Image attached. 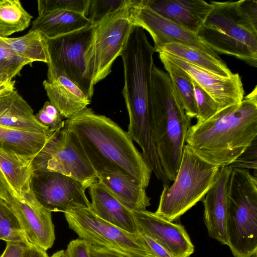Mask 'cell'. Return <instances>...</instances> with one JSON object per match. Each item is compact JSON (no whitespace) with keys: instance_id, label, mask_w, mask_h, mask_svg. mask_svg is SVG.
Masks as SVG:
<instances>
[{"instance_id":"cell-1","label":"cell","mask_w":257,"mask_h":257,"mask_svg":"<svg viewBox=\"0 0 257 257\" xmlns=\"http://www.w3.org/2000/svg\"><path fill=\"white\" fill-rule=\"evenodd\" d=\"M64 127L76 139L97 176L119 173L147 188L152 170L127 132L110 118L86 107L66 119Z\"/></svg>"},{"instance_id":"cell-2","label":"cell","mask_w":257,"mask_h":257,"mask_svg":"<svg viewBox=\"0 0 257 257\" xmlns=\"http://www.w3.org/2000/svg\"><path fill=\"white\" fill-rule=\"evenodd\" d=\"M257 139V88L240 103L218 111L191 125L186 144L206 162L218 166L232 163Z\"/></svg>"},{"instance_id":"cell-3","label":"cell","mask_w":257,"mask_h":257,"mask_svg":"<svg viewBox=\"0 0 257 257\" xmlns=\"http://www.w3.org/2000/svg\"><path fill=\"white\" fill-rule=\"evenodd\" d=\"M151 134L167 178L173 181L186 145L191 119L186 114L167 72L153 65L148 101Z\"/></svg>"},{"instance_id":"cell-4","label":"cell","mask_w":257,"mask_h":257,"mask_svg":"<svg viewBox=\"0 0 257 257\" xmlns=\"http://www.w3.org/2000/svg\"><path fill=\"white\" fill-rule=\"evenodd\" d=\"M214 8L197 35L217 54L257 67V1H211Z\"/></svg>"},{"instance_id":"cell-5","label":"cell","mask_w":257,"mask_h":257,"mask_svg":"<svg viewBox=\"0 0 257 257\" xmlns=\"http://www.w3.org/2000/svg\"><path fill=\"white\" fill-rule=\"evenodd\" d=\"M154 52L144 30L134 25L120 56L124 70L122 94L129 117L128 128L136 133L147 132L150 126L148 101Z\"/></svg>"},{"instance_id":"cell-6","label":"cell","mask_w":257,"mask_h":257,"mask_svg":"<svg viewBox=\"0 0 257 257\" xmlns=\"http://www.w3.org/2000/svg\"><path fill=\"white\" fill-rule=\"evenodd\" d=\"M227 242L235 257L257 252V179L245 169L232 168L227 191Z\"/></svg>"},{"instance_id":"cell-7","label":"cell","mask_w":257,"mask_h":257,"mask_svg":"<svg viewBox=\"0 0 257 257\" xmlns=\"http://www.w3.org/2000/svg\"><path fill=\"white\" fill-rule=\"evenodd\" d=\"M219 167L198 156L187 144L172 185L163 186L157 215L173 222L202 200L214 183Z\"/></svg>"},{"instance_id":"cell-8","label":"cell","mask_w":257,"mask_h":257,"mask_svg":"<svg viewBox=\"0 0 257 257\" xmlns=\"http://www.w3.org/2000/svg\"><path fill=\"white\" fill-rule=\"evenodd\" d=\"M95 29L91 25L53 39L46 38L49 56L47 81L67 77L91 99L94 91L93 48Z\"/></svg>"},{"instance_id":"cell-9","label":"cell","mask_w":257,"mask_h":257,"mask_svg":"<svg viewBox=\"0 0 257 257\" xmlns=\"http://www.w3.org/2000/svg\"><path fill=\"white\" fill-rule=\"evenodd\" d=\"M69 228L80 238L125 257H153L139 232L132 233L96 215L89 208L64 213Z\"/></svg>"},{"instance_id":"cell-10","label":"cell","mask_w":257,"mask_h":257,"mask_svg":"<svg viewBox=\"0 0 257 257\" xmlns=\"http://www.w3.org/2000/svg\"><path fill=\"white\" fill-rule=\"evenodd\" d=\"M32 166L33 172H57L80 181L87 188L98 181L82 147L64 126L51 133L33 158Z\"/></svg>"},{"instance_id":"cell-11","label":"cell","mask_w":257,"mask_h":257,"mask_svg":"<svg viewBox=\"0 0 257 257\" xmlns=\"http://www.w3.org/2000/svg\"><path fill=\"white\" fill-rule=\"evenodd\" d=\"M131 1L125 7L93 25L94 84L110 73L112 64L120 56L134 26L130 16Z\"/></svg>"},{"instance_id":"cell-12","label":"cell","mask_w":257,"mask_h":257,"mask_svg":"<svg viewBox=\"0 0 257 257\" xmlns=\"http://www.w3.org/2000/svg\"><path fill=\"white\" fill-rule=\"evenodd\" d=\"M31 189L37 201L50 212L65 213L89 208L90 202L85 194L88 188L80 181L54 171H35Z\"/></svg>"},{"instance_id":"cell-13","label":"cell","mask_w":257,"mask_h":257,"mask_svg":"<svg viewBox=\"0 0 257 257\" xmlns=\"http://www.w3.org/2000/svg\"><path fill=\"white\" fill-rule=\"evenodd\" d=\"M134 25L146 30L154 43L155 52L171 43H179L199 49L212 56L221 59L216 52L194 34L167 20L147 6V0H131L130 6Z\"/></svg>"},{"instance_id":"cell-14","label":"cell","mask_w":257,"mask_h":257,"mask_svg":"<svg viewBox=\"0 0 257 257\" xmlns=\"http://www.w3.org/2000/svg\"><path fill=\"white\" fill-rule=\"evenodd\" d=\"M8 203L18 218L28 241L45 250L52 247L55 234L51 212L40 204L32 190L20 197L11 195Z\"/></svg>"},{"instance_id":"cell-15","label":"cell","mask_w":257,"mask_h":257,"mask_svg":"<svg viewBox=\"0 0 257 257\" xmlns=\"http://www.w3.org/2000/svg\"><path fill=\"white\" fill-rule=\"evenodd\" d=\"M138 231L162 245L173 257H189L194 246L184 227L147 210L133 212Z\"/></svg>"},{"instance_id":"cell-16","label":"cell","mask_w":257,"mask_h":257,"mask_svg":"<svg viewBox=\"0 0 257 257\" xmlns=\"http://www.w3.org/2000/svg\"><path fill=\"white\" fill-rule=\"evenodd\" d=\"M167 55L213 98L219 110L238 104L243 99L244 90L239 74L222 77L181 59Z\"/></svg>"},{"instance_id":"cell-17","label":"cell","mask_w":257,"mask_h":257,"mask_svg":"<svg viewBox=\"0 0 257 257\" xmlns=\"http://www.w3.org/2000/svg\"><path fill=\"white\" fill-rule=\"evenodd\" d=\"M232 167H219L215 182L202 199L204 217L209 235L227 244V191Z\"/></svg>"},{"instance_id":"cell-18","label":"cell","mask_w":257,"mask_h":257,"mask_svg":"<svg viewBox=\"0 0 257 257\" xmlns=\"http://www.w3.org/2000/svg\"><path fill=\"white\" fill-rule=\"evenodd\" d=\"M147 6L162 17L197 34L214 5L203 0H147Z\"/></svg>"},{"instance_id":"cell-19","label":"cell","mask_w":257,"mask_h":257,"mask_svg":"<svg viewBox=\"0 0 257 257\" xmlns=\"http://www.w3.org/2000/svg\"><path fill=\"white\" fill-rule=\"evenodd\" d=\"M91 202L89 209L102 219L126 231H138L133 212L127 209L98 180L89 188Z\"/></svg>"},{"instance_id":"cell-20","label":"cell","mask_w":257,"mask_h":257,"mask_svg":"<svg viewBox=\"0 0 257 257\" xmlns=\"http://www.w3.org/2000/svg\"><path fill=\"white\" fill-rule=\"evenodd\" d=\"M0 126L34 133L51 131L36 119L31 107L15 89L0 95Z\"/></svg>"},{"instance_id":"cell-21","label":"cell","mask_w":257,"mask_h":257,"mask_svg":"<svg viewBox=\"0 0 257 257\" xmlns=\"http://www.w3.org/2000/svg\"><path fill=\"white\" fill-rule=\"evenodd\" d=\"M97 178L131 211L146 210L151 205L146 189L131 176L115 172L103 173Z\"/></svg>"},{"instance_id":"cell-22","label":"cell","mask_w":257,"mask_h":257,"mask_svg":"<svg viewBox=\"0 0 257 257\" xmlns=\"http://www.w3.org/2000/svg\"><path fill=\"white\" fill-rule=\"evenodd\" d=\"M43 84L50 101L67 119L90 103L80 88L66 77L59 76L51 82L44 80Z\"/></svg>"},{"instance_id":"cell-23","label":"cell","mask_w":257,"mask_h":257,"mask_svg":"<svg viewBox=\"0 0 257 257\" xmlns=\"http://www.w3.org/2000/svg\"><path fill=\"white\" fill-rule=\"evenodd\" d=\"M91 25L84 15L62 10L38 16L30 31H39L46 38L53 39Z\"/></svg>"},{"instance_id":"cell-24","label":"cell","mask_w":257,"mask_h":257,"mask_svg":"<svg viewBox=\"0 0 257 257\" xmlns=\"http://www.w3.org/2000/svg\"><path fill=\"white\" fill-rule=\"evenodd\" d=\"M33 158L0 149V170L13 190L12 195L20 197L31 191Z\"/></svg>"},{"instance_id":"cell-25","label":"cell","mask_w":257,"mask_h":257,"mask_svg":"<svg viewBox=\"0 0 257 257\" xmlns=\"http://www.w3.org/2000/svg\"><path fill=\"white\" fill-rule=\"evenodd\" d=\"M160 52L181 59L222 77H229L233 74L221 59L214 57L190 46L171 43L163 46L157 52Z\"/></svg>"},{"instance_id":"cell-26","label":"cell","mask_w":257,"mask_h":257,"mask_svg":"<svg viewBox=\"0 0 257 257\" xmlns=\"http://www.w3.org/2000/svg\"><path fill=\"white\" fill-rule=\"evenodd\" d=\"M46 37L39 31H30L20 37H0V47L10 51L19 58L34 61L49 63Z\"/></svg>"},{"instance_id":"cell-27","label":"cell","mask_w":257,"mask_h":257,"mask_svg":"<svg viewBox=\"0 0 257 257\" xmlns=\"http://www.w3.org/2000/svg\"><path fill=\"white\" fill-rule=\"evenodd\" d=\"M53 132L34 133L0 126V149L11 151L23 156L34 158Z\"/></svg>"},{"instance_id":"cell-28","label":"cell","mask_w":257,"mask_h":257,"mask_svg":"<svg viewBox=\"0 0 257 257\" xmlns=\"http://www.w3.org/2000/svg\"><path fill=\"white\" fill-rule=\"evenodd\" d=\"M158 53L186 115L190 119L196 118L197 109L191 77L173 62L166 53L162 52Z\"/></svg>"},{"instance_id":"cell-29","label":"cell","mask_w":257,"mask_h":257,"mask_svg":"<svg viewBox=\"0 0 257 257\" xmlns=\"http://www.w3.org/2000/svg\"><path fill=\"white\" fill-rule=\"evenodd\" d=\"M33 17L19 0H0V37L8 36L27 29Z\"/></svg>"},{"instance_id":"cell-30","label":"cell","mask_w":257,"mask_h":257,"mask_svg":"<svg viewBox=\"0 0 257 257\" xmlns=\"http://www.w3.org/2000/svg\"><path fill=\"white\" fill-rule=\"evenodd\" d=\"M0 239L7 242L30 243L15 212L0 198Z\"/></svg>"},{"instance_id":"cell-31","label":"cell","mask_w":257,"mask_h":257,"mask_svg":"<svg viewBox=\"0 0 257 257\" xmlns=\"http://www.w3.org/2000/svg\"><path fill=\"white\" fill-rule=\"evenodd\" d=\"M90 0H39L38 16L57 11H68L87 17Z\"/></svg>"},{"instance_id":"cell-32","label":"cell","mask_w":257,"mask_h":257,"mask_svg":"<svg viewBox=\"0 0 257 257\" xmlns=\"http://www.w3.org/2000/svg\"><path fill=\"white\" fill-rule=\"evenodd\" d=\"M130 0H90L87 17L92 25L126 6Z\"/></svg>"},{"instance_id":"cell-33","label":"cell","mask_w":257,"mask_h":257,"mask_svg":"<svg viewBox=\"0 0 257 257\" xmlns=\"http://www.w3.org/2000/svg\"><path fill=\"white\" fill-rule=\"evenodd\" d=\"M191 79L197 109V116L196 117L197 119L196 122H201L205 121L214 115L219 110V108L213 98L194 80L192 78Z\"/></svg>"},{"instance_id":"cell-34","label":"cell","mask_w":257,"mask_h":257,"mask_svg":"<svg viewBox=\"0 0 257 257\" xmlns=\"http://www.w3.org/2000/svg\"><path fill=\"white\" fill-rule=\"evenodd\" d=\"M36 119L43 125L55 132L64 127L65 118L58 109L50 101L45 102L43 107L35 115Z\"/></svg>"},{"instance_id":"cell-35","label":"cell","mask_w":257,"mask_h":257,"mask_svg":"<svg viewBox=\"0 0 257 257\" xmlns=\"http://www.w3.org/2000/svg\"><path fill=\"white\" fill-rule=\"evenodd\" d=\"M32 63L19 58L10 51L0 47V71L8 73L13 77L20 75L22 68Z\"/></svg>"},{"instance_id":"cell-36","label":"cell","mask_w":257,"mask_h":257,"mask_svg":"<svg viewBox=\"0 0 257 257\" xmlns=\"http://www.w3.org/2000/svg\"><path fill=\"white\" fill-rule=\"evenodd\" d=\"M228 166L232 168L254 169L256 171L257 169V139L253 140L245 151Z\"/></svg>"},{"instance_id":"cell-37","label":"cell","mask_w":257,"mask_h":257,"mask_svg":"<svg viewBox=\"0 0 257 257\" xmlns=\"http://www.w3.org/2000/svg\"><path fill=\"white\" fill-rule=\"evenodd\" d=\"M65 252L67 257H91L90 244L81 238L71 241Z\"/></svg>"},{"instance_id":"cell-38","label":"cell","mask_w":257,"mask_h":257,"mask_svg":"<svg viewBox=\"0 0 257 257\" xmlns=\"http://www.w3.org/2000/svg\"><path fill=\"white\" fill-rule=\"evenodd\" d=\"M141 234L153 257H173L167 250L152 238L143 233Z\"/></svg>"},{"instance_id":"cell-39","label":"cell","mask_w":257,"mask_h":257,"mask_svg":"<svg viewBox=\"0 0 257 257\" xmlns=\"http://www.w3.org/2000/svg\"><path fill=\"white\" fill-rule=\"evenodd\" d=\"M27 244L19 242H7L6 249L0 257H21Z\"/></svg>"},{"instance_id":"cell-40","label":"cell","mask_w":257,"mask_h":257,"mask_svg":"<svg viewBox=\"0 0 257 257\" xmlns=\"http://www.w3.org/2000/svg\"><path fill=\"white\" fill-rule=\"evenodd\" d=\"M21 257H49L46 250L41 247L29 243L22 255Z\"/></svg>"},{"instance_id":"cell-41","label":"cell","mask_w":257,"mask_h":257,"mask_svg":"<svg viewBox=\"0 0 257 257\" xmlns=\"http://www.w3.org/2000/svg\"><path fill=\"white\" fill-rule=\"evenodd\" d=\"M13 193L9 182L0 170V198L8 203Z\"/></svg>"},{"instance_id":"cell-42","label":"cell","mask_w":257,"mask_h":257,"mask_svg":"<svg viewBox=\"0 0 257 257\" xmlns=\"http://www.w3.org/2000/svg\"><path fill=\"white\" fill-rule=\"evenodd\" d=\"M91 257H125L116 252L96 245H90Z\"/></svg>"},{"instance_id":"cell-43","label":"cell","mask_w":257,"mask_h":257,"mask_svg":"<svg viewBox=\"0 0 257 257\" xmlns=\"http://www.w3.org/2000/svg\"><path fill=\"white\" fill-rule=\"evenodd\" d=\"M15 81H9L0 83V95L7 93L15 89Z\"/></svg>"},{"instance_id":"cell-44","label":"cell","mask_w":257,"mask_h":257,"mask_svg":"<svg viewBox=\"0 0 257 257\" xmlns=\"http://www.w3.org/2000/svg\"><path fill=\"white\" fill-rule=\"evenodd\" d=\"M14 77L8 73L0 71V83L12 80Z\"/></svg>"},{"instance_id":"cell-45","label":"cell","mask_w":257,"mask_h":257,"mask_svg":"<svg viewBox=\"0 0 257 257\" xmlns=\"http://www.w3.org/2000/svg\"><path fill=\"white\" fill-rule=\"evenodd\" d=\"M51 257H67L65 250H60L54 253Z\"/></svg>"},{"instance_id":"cell-46","label":"cell","mask_w":257,"mask_h":257,"mask_svg":"<svg viewBox=\"0 0 257 257\" xmlns=\"http://www.w3.org/2000/svg\"><path fill=\"white\" fill-rule=\"evenodd\" d=\"M249 257H257V252H255Z\"/></svg>"}]
</instances>
